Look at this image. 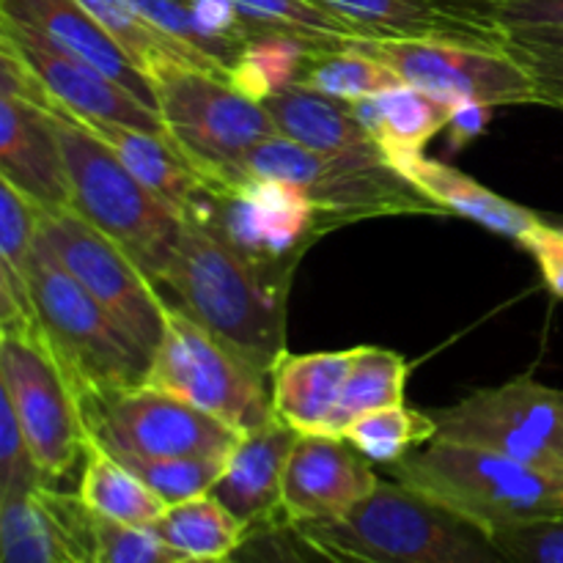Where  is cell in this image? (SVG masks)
<instances>
[{
  "mask_svg": "<svg viewBox=\"0 0 563 563\" xmlns=\"http://www.w3.org/2000/svg\"><path fill=\"white\" fill-rule=\"evenodd\" d=\"M38 487H49V484L44 482L27 449V440L9 399L0 394V495L33 493Z\"/></svg>",
  "mask_w": 563,
  "mask_h": 563,
  "instance_id": "obj_39",
  "label": "cell"
},
{
  "mask_svg": "<svg viewBox=\"0 0 563 563\" xmlns=\"http://www.w3.org/2000/svg\"><path fill=\"white\" fill-rule=\"evenodd\" d=\"M253 36L280 33L306 42L313 49H341L361 42L339 16L311 0H234Z\"/></svg>",
  "mask_w": 563,
  "mask_h": 563,
  "instance_id": "obj_31",
  "label": "cell"
},
{
  "mask_svg": "<svg viewBox=\"0 0 563 563\" xmlns=\"http://www.w3.org/2000/svg\"><path fill=\"white\" fill-rule=\"evenodd\" d=\"M361 38L451 42L504 49L506 27L493 16V0H311Z\"/></svg>",
  "mask_w": 563,
  "mask_h": 563,
  "instance_id": "obj_16",
  "label": "cell"
},
{
  "mask_svg": "<svg viewBox=\"0 0 563 563\" xmlns=\"http://www.w3.org/2000/svg\"><path fill=\"white\" fill-rule=\"evenodd\" d=\"M390 478L487 533L563 515V476L454 440H429L390 465Z\"/></svg>",
  "mask_w": 563,
  "mask_h": 563,
  "instance_id": "obj_3",
  "label": "cell"
},
{
  "mask_svg": "<svg viewBox=\"0 0 563 563\" xmlns=\"http://www.w3.org/2000/svg\"><path fill=\"white\" fill-rule=\"evenodd\" d=\"M0 563H75L42 487L0 495Z\"/></svg>",
  "mask_w": 563,
  "mask_h": 563,
  "instance_id": "obj_30",
  "label": "cell"
},
{
  "mask_svg": "<svg viewBox=\"0 0 563 563\" xmlns=\"http://www.w3.org/2000/svg\"><path fill=\"white\" fill-rule=\"evenodd\" d=\"M273 115L278 135L291 137L308 148L324 154H363V157H385L372 141L350 102L328 97L322 91L295 82L286 91L275 93L264 102Z\"/></svg>",
  "mask_w": 563,
  "mask_h": 563,
  "instance_id": "obj_25",
  "label": "cell"
},
{
  "mask_svg": "<svg viewBox=\"0 0 563 563\" xmlns=\"http://www.w3.org/2000/svg\"><path fill=\"white\" fill-rule=\"evenodd\" d=\"M504 53L533 77L539 102L563 104V27H509Z\"/></svg>",
  "mask_w": 563,
  "mask_h": 563,
  "instance_id": "obj_36",
  "label": "cell"
},
{
  "mask_svg": "<svg viewBox=\"0 0 563 563\" xmlns=\"http://www.w3.org/2000/svg\"><path fill=\"white\" fill-rule=\"evenodd\" d=\"M179 563H236L234 559H218V561H179Z\"/></svg>",
  "mask_w": 563,
  "mask_h": 563,
  "instance_id": "obj_45",
  "label": "cell"
},
{
  "mask_svg": "<svg viewBox=\"0 0 563 563\" xmlns=\"http://www.w3.org/2000/svg\"><path fill=\"white\" fill-rule=\"evenodd\" d=\"M209 229L253 262L291 273L306 247L328 234L317 203L297 185L280 179H251L214 190Z\"/></svg>",
  "mask_w": 563,
  "mask_h": 563,
  "instance_id": "obj_14",
  "label": "cell"
},
{
  "mask_svg": "<svg viewBox=\"0 0 563 563\" xmlns=\"http://www.w3.org/2000/svg\"><path fill=\"white\" fill-rule=\"evenodd\" d=\"M236 563H308L291 528H264L247 537L234 553Z\"/></svg>",
  "mask_w": 563,
  "mask_h": 563,
  "instance_id": "obj_42",
  "label": "cell"
},
{
  "mask_svg": "<svg viewBox=\"0 0 563 563\" xmlns=\"http://www.w3.org/2000/svg\"><path fill=\"white\" fill-rule=\"evenodd\" d=\"M350 108L394 168L421 157L427 143L449 126L454 113V104L405 82L374 97L355 99Z\"/></svg>",
  "mask_w": 563,
  "mask_h": 563,
  "instance_id": "obj_24",
  "label": "cell"
},
{
  "mask_svg": "<svg viewBox=\"0 0 563 563\" xmlns=\"http://www.w3.org/2000/svg\"><path fill=\"white\" fill-rule=\"evenodd\" d=\"M291 273L264 267L214 229L181 220L165 284L187 317L234 346L262 374L286 352V295Z\"/></svg>",
  "mask_w": 563,
  "mask_h": 563,
  "instance_id": "obj_1",
  "label": "cell"
},
{
  "mask_svg": "<svg viewBox=\"0 0 563 563\" xmlns=\"http://www.w3.org/2000/svg\"><path fill=\"white\" fill-rule=\"evenodd\" d=\"M300 432L278 421L240 434L212 493L251 533L284 528V473ZM289 528V526H286Z\"/></svg>",
  "mask_w": 563,
  "mask_h": 563,
  "instance_id": "obj_19",
  "label": "cell"
},
{
  "mask_svg": "<svg viewBox=\"0 0 563 563\" xmlns=\"http://www.w3.org/2000/svg\"><path fill=\"white\" fill-rule=\"evenodd\" d=\"M407 374H410V363L396 352L379 350V346H355L344 390L324 434L344 438V432L357 418L385 410V407L405 405Z\"/></svg>",
  "mask_w": 563,
  "mask_h": 563,
  "instance_id": "obj_28",
  "label": "cell"
},
{
  "mask_svg": "<svg viewBox=\"0 0 563 563\" xmlns=\"http://www.w3.org/2000/svg\"><path fill=\"white\" fill-rule=\"evenodd\" d=\"M352 355L355 346L341 352H311V355L284 352L269 374L275 416L300 434H324L344 390Z\"/></svg>",
  "mask_w": 563,
  "mask_h": 563,
  "instance_id": "obj_23",
  "label": "cell"
},
{
  "mask_svg": "<svg viewBox=\"0 0 563 563\" xmlns=\"http://www.w3.org/2000/svg\"><path fill=\"white\" fill-rule=\"evenodd\" d=\"M434 438H438V421L432 412L410 410L405 405L368 412L344 432V440H350L372 465L388 467Z\"/></svg>",
  "mask_w": 563,
  "mask_h": 563,
  "instance_id": "obj_34",
  "label": "cell"
},
{
  "mask_svg": "<svg viewBox=\"0 0 563 563\" xmlns=\"http://www.w3.org/2000/svg\"><path fill=\"white\" fill-rule=\"evenodd\" d=\"M264 379L267 374L234 346L187 317L179 306H168L165 333L148 366L146 385L198 407L236 434H247L278 421Z\"/></svg>",
  "mask_w": 563,
  "mask_h": 563,
  "instance_id": "obj_8",
  "label": "cell"
},
{
  "mask_svg": "<svg viewBox=\"0 0 563 563\" xmlns=\"http://www.w3.org/2000/svg\"><path fill=\"white\" fill-rule=\"evenodd\" d=\"M355 47L390 66L405 86L421 88L454 108L462 102L542 104L533 77L504 49L410 38H361Z\"/></svg>",
  "mask_w": 563,
  "mask_h": 563,
  "instance_id": "obj_13",
  "label": "cell"
},
{
  "mask_svg": "<svg viewBox=\"0 0 563 563\" xmlns=\"http://www.w3.org/2000/svg\"><path fill=\"white\" fill-rule=\"evenodd\" d=\"M44 212L16 190L11 181L0 179V264L22 273L27 256L42 231Z\"/></svg>",
  "mask_w": 563,
  "mask_h": 563,
  "instance_id": "obj_38",
  "label": "cell"
},
{
  "mask_svg": "<svg viewBox=\"0 0 563 563\" xmlns=\"http://www.w3.org/2000/svg\"><path fill=\"white\" fill-rule=\"evenodd\" d=\"M493 104L484 102H462L456 104L454 113H451L449 126V148L451 152H460L467 143H473L476 137H482L487 132L489 121H493Z\"/></svg>",
  "mask_w": 563,
  "mask_h": 563,
  "instance_id": "obj_44",
  "label": "cell"
},
{
  "mask_svg": "<svg viewBox=\"0 0 563 563\" xmlns=\"http://www.w3.org/2000/svg\"><path fill=\"white\" fill-rule=\"evenodd\" d=\"M33 306L49 350L58 357L77 399L141 388L148 361L104 308L60 267L58 258L36 240L25 269Z\"/></svg>",
  "mask_w": 563,
  "mask_h": 563,
  "instance_id": "obj_6",
  "label": "cell"
},
{
  "mask_svg": "<svg viewBox=\"0 0 563 563\" xmlns=\"http://www.w3.org/2000/svg\"><path fill=\"white\" fill-rule=\"evenodd\" d=\"M152 531L185 561L234 559L251 537V531L214 495L168 506Z\"/></svg>",
  "mask_w": 563,
  "mask_h": 563,
  "instance_id": "obj_26",
  "label": "cell"
},
{
  "mask_svg": "<svg viewBox=\"0 0 563 563\" xmlns=\"http://www.w3.org/2000/svg\"><path fill=\"white\" fill-rule=\"evenodd\" d=\"M0 36L20 53L27 69L42 82L47 97L55 104L69 110V113H75L77 119L124 124L170 137L163 115L148 108V104H143L135 93L126 91L113 77L104 75L99 66L77 58L75 53L58 47L38 31L16 20H9V16H0Z\"/></svg>",
  "mask_w": 563,
  "mask_h": 563,
  "instance_id": "obj_15",
  "label": "cell"
},
{
  "mask_svg": "<svg viewBox=\"0 0 563 563\" xmlns=\"http://www.w3.org/2000/svg\"><path fill=\"white\" fill-rule=\"evenodd\" d=\"M0 179L25 192L44 214L71 209L69 176L49 110L20 93H0Z\"/></svg>",
  "mask_w": 563,
  "mask_h": 563,
  "instance_id": "obj_18",
  "label": "cell"
},
{
  "mask_svg": "<svg viewBox=\"0 0 563 563\" xmlns=\"http://www.w3.org/2000/svg\"><path fill=\"white\" fill-rule=\"evenodd\" d=\"M0 16L22 22L58 47L75 53L77 58L99 66L104 75L135 93L143 104L157 110V93H154L148 77L132 64L130 55L113 42V36L82 9L80 0H0Z\"/></svg>",
  "mask_w": 563,
  "mask_h": 563,
  "instance_id": "obj_21",
  "label": "cell"
},
{
  "mask_svg": "<svg viewBox=\"0 0 563 563\" xmlns=\"http://www.w3.org/2000/svg\"><path fill=\"white\" fill-rule=\"evenodd\" d=\"M91 563H179L185 561L170 550L152 528L126 526L91 511Z\"/></svg>",
  "mask_w": 563,
  "mask_h": 563,
  "instance_id": "obj_37",
  "label": "cell"
},
{
  "mask_svg": "<svg viewBox=\"0 0 563 563\" xmlns=\"http://www.w3.org/2000/svg\"><path fill=\"white\" fill-rule=\"evenodd\" d=\"M146 77L170 137L212 190L245 181L247 154L278 135L269 110L236 91L229 77L176 58L154 60Z\"/></svg>",
  "mask_w": 563,
  "mask_h": 563,
  "instance_id": "obj_5",
  "label": "cell"
},
{
  "mask_svg": "<svg viewBox=\"0 0 563 563\" xmlns=\"http://www.w3.org/2000/svg\"><path fill=\"white\" fill-rule=\"evenodd\" d=\"M300 82L341 102H355L401 86V77L379 58L350 44L341 49H313Z\"/></svg>",
  "mask_w": 563,
  "mask_h": 563,
  "instance_id": "obj_33",
  "label": "cell"
},
{
  "mask_svg": "<svg viewBox=\"0 0 563 563\" xmlns=\"http://www.w3.org/2000/svg\"><path fill=\"white\" fill-rule=\"evenodd\" d=\"M520 245L533 256V262H537L550 295L563 300V229L561 225H553L548 223V220H542V223L533 225V229L522 236Z\"/></svg>",
  "mask_w": 563,
  "mask_h": 563,
  "instance_id": "obj_41",
  "label": "cell"
},
{
  "mask_svg": "<svg viewBox=\"0 0 563 563\" xmlns=\"http://www.w3.org/2000/svg\"><path fill=\"white\" fill-rule=\"evenodd\" d=\"M47 110L64 152L71 209L110 236L154 286H163L179 245L181 218L75 113L55 102H49Z\"/></svg>",
  "mask_w": 563,
  "mask_h": 563,
  "instance_id": "obj_4",
  "label": "cell"
},
{
  "mask_svg": "<svg viewBox=\"0 0 563 563\" xmlns=\"http://www.w3.org/2000/svg\"><path fill=\"white\" fill-rule=\"evenodd\" d=\"M0 394L9 399L33 460L58 487L86 460L80 399L44 333H0Z\"/></svg>",
  "mask_w": 563,
  "mask_h": 563,
  "instance_id": "obj_9",
  "label": "cell"
},
{
  "mask_svg": "<svg viewBox=\"0 0 563 563\" xmlns=\"http://www.w3.org/2000/svg\"><path fill=\"white\" fill-rule=\"evenodd\" d=\"M396 170H401L445 214L471 220V223L482 225V229L493 231L498 236H506V240L520 242L533 225L542 223L539 212L498 196L473 176L462 174V170L451 168L440 159H429L421 154V157L401 163Z\"/></svg>",
  "mask_w": 563,
  "mask_h": 563,
  "instance_id": "obj_22",
  "label": "cell"
},
{
  "mask_svg": "<svg viewBox=\"0 0 563 563\" xmlns=\"http://www.w3.org/2000/svg\"><path fill=\"white\" fill-rule=\"evenodd\" d=\"M77 495L93 515L126 526L152 528L168 509V504L152 493L130 467L93 443L86 449Z\"/></svg>",
  "mask_w": 563,
  "mask_h": 563,
  "instance_id": "obj_27",
  "label": "cell"
},
{
  "mask_svg": "<svg viewBox=\"0 0 563 563\" xmlns=\"http://www.w3.org/2000/svg\"><path fill=\"white\" fill-rule=\"evenodd\" d=\"M289 528L328 563H517L493 533L385 478L350 515Z\"/></svg>",
  "mask_w": 563,
  "mask_h": 563,
  "instance_id": "obj_2",
  "label": "cell"
},
{
  "mask_svg": "<svg viewBox=\"0 0 563 563\" xmlns=\"http://www.w3.org/2000/svg\"><path fill=\"white\" fill-rule=\"evenodd\" d=\"M251 176L300 187L328 231L368 218L445 214L385 157L324 154L284 135L267 137L247 154L245 179Z\"/></svg>",
  "mask_w": 563,
  "mask_h": 563,
  "instance_id": "obj_7",
  "label": "cell"
},
{
  "mask_svg": "<svg viewBox=\"0 0 563 563\" xmlns=\"http://www.w3.org/2000/svg\"><path fill=\"white\" fill-rule=\"evenodd\" d=\"M383 478L344 438L300 434L284 473V520H339L377 493Z\"/></svg>",
  "mask_w": 563,
  "mask_h": 563,
  "instance_id": "obj_17",
  "label": "cell"
},
{
  "mask_svg": "<svg viewBox=\"0 0 563 563\" xmlns=\"http://www.w3.org/2000/svg\"><path fill=\"white\" fill-rule=\"evenodd\" d=\"M561 108H563V104H561Z\"/></svg>",
  "mask_w": 563,
  "mask_h": 563,
  "instance_id": "obj_46",
  "label": "cell"
},
{
  "mask_svg": "<svg viewBox=\"0 0 563 563\" xmlns=\"http://www.w3.org/2000/svg\"><path fill=\"white\" fill-rule=\"evenodd\" d=\"M517 563H563V515L493 533Z\"/></svg>",
  "mask_w": 563,
  "mask_h": 563,
  "instance_id": "obj_40",
  "label": "cell"
},
{
  "mask_svg": "<svg viewBox=\"0 0 563 563\" xmlns=\"http://www.w3.org/2000/svg\"><path fill=\"white\" fill-rule=\"evenodd\" d=\"M82 124L99 141L108 143L115 157L181 220L212 223L214 190L203 181L196 165L181 154L176 141L124 124H102V121H82Z\"/></svg>",
  "mask_w": 563,
  "mask_h": 563,
  "instance_id": "obj_20",
  "label": "cell"
},
{
  "mask_svg": "<svg viewBox=\"0 0 563 563\" xmlns=\"http://www.w3.org/2000/svg\"><path fill=\"white\" fill-rule=\"evenodd\" d=\"M493 16L509 27H563V0H493Z\"/></svg>",
  "mask_w": 563,
  "mask_h": 563,
  "instance_id": "obj_43",
  "label": "cell"
},
{
  "mask_svg": "<svg viewBox=\"0 0 563 563\" xmlns=\"http://www.w3.org/2000/svg\"><path fill=\"white\" fill-rule=\"evenodd\" d=\"M311 53L313 47H308L300 38L258 33L247 42L240 60L231 66L229 82L247 99L264 104L269 97L300 82Z\"/></svg>",
  "mask_w": 563,
  "mask_h": 563,
  "instance_id": "obj_32",
  "label": "cell"
},
{
  "mask_svg": "<svg viewBox=\"0 0 563 563\" xmlns=\"http://www.w3.org/2000/svg\"><path fill=\"white\" fill-rule=\"evenodd\" d=\"M82 9L113 36V42L124 49L132 58V64L146 75L148 66L159 58H176L181 64L201 66V69L214 71V75L229 77V69L218 64V60L207 58L198 49L187 47L179 38L168 36L159 31L132 0H80Z\"/></svg>",
  "mask_w": 563,
  "mask_h": 563,
  "instance_id": "obj_29",
  "label": "cell"
},
{
  "mask_svg": "<svg viewBox=\"0 0 563 563\" xmlns=\"http://www.w3.org/2000/svg\"><path fill=\"white\" fill-rule=\"evenodd\" d=\"M229 456H181V460H137L126 456L119 460L121 465L130 467L152 493L168 506L181 504V500L201 498L212 493L214 482L223 473Z\"/></svg>",
  "mask_w": 563,
  "mask_h": 563,
  "instance_id": "obj_35",
  "label": "cell"
},
{
  "mask_svg": "<svg viewBox=\"0 0 563 563\" xmlns=\"http://www.w3.org/2000/svg\"><path fill=\"white\" fill-rule=\"evenodd\" d=\"M88 443L115 460L229 456L240 434L198 407L152 385L80 399Z\"/></svg>",
  "mask_w": 563,
  "mask_h": 563,
  "instance_id": "obj_10",
  "label": "cell"
},
{
  "mask_svg": "<svg viewBox=\"0 0 563 563\" xmlns=\"http://www.w3.org/2000/svg\"><path fill=\"white\" fill-rule=\"evenodd\" d=\"M38 240L152 361L165 333L168 302L146 273L77 209L44 214Z\"/></svg>",
  "mask_w": 563,
  "mask_h": 563,
  "instance_id": "obj_12",
  "label": "cell"
},
{
  "mask_svg": "<svg viewBox=\"0 0 563 563\" xmlns=\"http://www.w3.org/2000/svg\"><path fill=\"white\" fill-rule=\"evenodd\" d=\"M432 416L438 438L498 451L563 476V390L539 383L533 374L473 390Z\"/></svg>",
  "mask_w": 563,
  "mask_h": 563,
  "instance_id": "obj_11",
  "label": "cell"
}]
</instances>
